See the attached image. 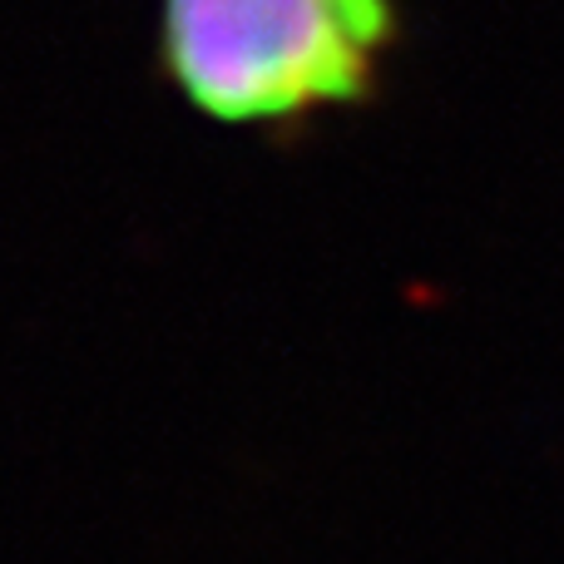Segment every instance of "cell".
Instances as JSON below:
<instances>
[{
  "label": "cell",
  "mask_w": 564,
  "mask_h": 564,
  "mask_svg": "<svg viewBox=\"0 0 564 564\" xmlns=\"http://www.w3.org/2000/svg\"><path fill=\"white\" fill-rule=\"evenodd\" d=\"M387 0H159V69L194 115L282 129L367 99Z\"/></svg>",
  "instance_id": "obj_1"
}]
</instances>
